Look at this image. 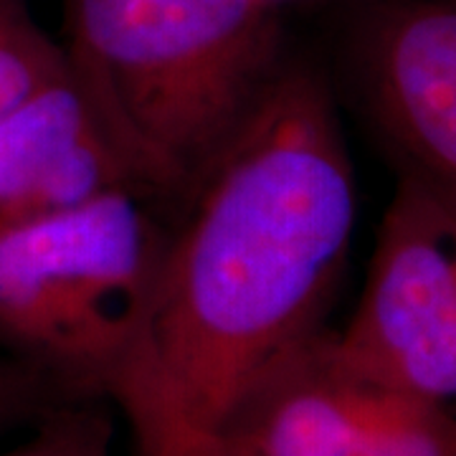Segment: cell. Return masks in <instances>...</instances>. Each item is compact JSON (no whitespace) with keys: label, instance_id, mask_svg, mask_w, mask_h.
Wrapping results in <instances>:
<instances>
[{"label":"cell","instance_id":"obj_1","mask_svg":"<svg viewBox=\"0 0 456 456\" xmlns=\"http://www.w3.org/2000/svg\"><path fill=\"white\" fill-rule=\"evenodd\" d=\"M185 203L119 398L137 446L208 436L272 362L325 327L358 216L325 74L287 59Z\"/></svg>","mask_w":456,"mask_h":456},{"label":"cell","instance_id":"obj_2","mask_svg":"<svg viewBox=\"0 0 456 456\" xmlns=\"http://www.w3.org/2000/svg\"><path fill=\"white\" fill-rule=\"evenodd\" d=\"M64 49L147 193L183 200L289 59L274 0H69Z\"/></svg>","mask_w":456,"mask_h":456},{"label":"cell","instance_id":"obj_3","mask_svg":"<svg viewBox=\"0 0 456 456\" xmlns=\"http://www.w3.org/2000/svg\"><path fill=\"white\" fill-rule=\"evenodd\" d=\"M150 200L112 188L0 231V345L66 398L119 403L137 373L167 241Z\"/></svg>","mask_w":456,"mask_h":456},{"label":"cell","instance_id":"obj_4","mask_svg":"<svg viewBox=\"0 0 456 456\" xmlns=\"http://www.w3.org/2000/svg\"><path fill=\"white\" fill-rule=\"evenodd\" d=\"M165 441L206 456H456V416L360 373L322 327L272 362L208 436Z\"/></svg>","mask_w":456,"mask_h":456},{"label":"cell","instance_id":"obj_5","mask_svg":"<svg viewBox=\"0 0 456 456\" xmlns=\"http://www.w3.org/2000/svg\"><path fill=\"white\" fill-rule=\"evenodd\" d=\"M342 358L398 391L456 401V208L398 180Z\"/></svg>","mask_w":456,"mask_h":456},{"label":"cell","instance_id":"obj_6","mask_svg":"<svg viewBox=\"0 0 456 456\" xmlns=\"http://www.w3.org/2000/svg\"><path fill=\"white\" fill-rule=\"evenodd\" d=\"M347 84L398 180L456 208V0H370L345 46Z\"/></svg>","mask_w":456,"mask_h":456},{"label":"cell","instance_id":"obj_7","mask_svg":"<svg viewBox=\"0 0 456 456\" xmlns=\"http://www.w3.org/2000/svg\"><path fill=\"white\" fill-rule=\"evenodd\" d=\"M112 188L147 193L66 59L56 79L0 117V231Z\"/></svg>","mask_w":456,"mask_h":456},{"label":"cell","instance_id":"obj_8","mask_svg":"<svg viewBox=\"0 0 456 456\" xmlns=\"http://www.w3.org/2000/svg\"><path fill=\"white\" fill-rule=\"evenodd\" d=\"M64 69V44L44 31L31 0H0V117Z\"/></svg>","mask_w":456,"mask_h":456},{"label":"cell","instance_id":"obj_9","mask_svg":"<svg viewBox=\"0 0 456 456\" xmlns=\"http://www.w3.org/2000/svg\"><path fill=\"white\" fill-rule=\"evenodd\" d=\"M112 419L92 398H64L38 413L31 439L3 456H110Z\"/></svg>","mask_w":456,"mask_h":456},{"label":"cell","instance_id":"obj_10","mask_svg":"<svg viewBox=\"0 0 456 456\" xmlns=\"http://www.w3.org/2000/svg\"><path fill=\"white\" fill-rule=\"evenodd\" d=\"M66 395L16 358H0V428L38 416Z\"/></svg>","mask_w":456,"mask_h":456},{"label":"cell","instance_id":"obj_11","mask_svg":"<svg viewBox=\"0 0 456 456\" xmlns=\"http://www.w3.org/2000/svg\"><path fill=\"white\" fill-rule=\"evenodd\" d=\"M140 456H206L191 441H160L140 449Z\"/></svg>","mask_w":456,"mask_h":456},{"label":"cell","instance_id":"obj_12","mask_svg":"<svg viewBox=\"0 0 456 456\" xmlns=\"http://www.w3.org/2000/svg\"><path fill=\"white\" fill-rule=\"evenodd\" d=\"M274 3H279V0H274Z\"/></svg>","mask_w":456,"mask_h":456}]
</instances>
